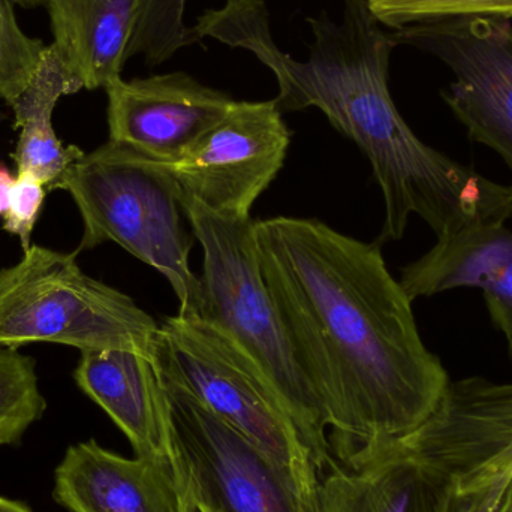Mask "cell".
I'll return each instance as SVG.
<instances>
[{"label":"cell","mask_w":512,"mask_h":512,"mask_svg":"<svg viewBox=\"0 0 512 512\" xmlns=\"http://www.w3.org/2000/svg\"><path fill=\"white\" fill-rule=\"evenodd\" d=\"M265 285L309 376L336 456L417 429L450 378L379 243L318 219L256 221Z\"/></svg>","instance_id":"1"},{"label":"cell","mask_w":512,"mask_h":512,"mask_svg":"<svg viewBox=\"0 0 512 512\" xmlns=\"http://www.w3.org/2000/svg\"><path fill=\"white\" fill-rule=\"evenodd\" d=\"M396 47L384 30L349 33L309 63L298 86L300 107L321 111L369 159L385 203L379 243L402 239L411 215L438 239L472 225L505 224L512 186L427 146L397 110L388 84Z\"/></svg>","instance_id":"2"},{"label":"cell","mask_w":512,"mask_h":512,"mask_svg":"<svg viewBox=\"0 0 512 512\" xmlns=\"http://www.w3.org/2000/svg\"><path fill=\"white\" fill-rule=\"evenodd\" d=\"M512 475V384L448 382L417 429L333 457L315 512H495Z\"/></svg>","instance_id":"3"},{"label":"cell","mask_w":512,"mask_h":512,"mask_svg":"<svg viewBox=\"0 0 512 512\" xmlns=\"http://www.w3.org/2000/svg\"><path fill=\"white\" fill-rule=\"evenodd\" d=\"M182 203L203 249L198 318L224 331L273 382L321 474L333 459L327 417L265 285L256 222L216 215L192 200Z\"/></svg>","instance_id":"4"},{"label":"cell","mask_w":512,"mask_h":512,"mask_svg":"<svg viewBox=\"0 0 512 512\" xmlns=\"http://www.w3.org/2000/svg\"><path fill=\"white\" fill-rule=\"evenodd\" d=\"M51 189L71 195L83 221L78 251L114 243L164 274L179 315L197 316L200 279L191 270L195 245L182 194L162 162L125 144H102L71 165Z\"/></svg>","instance_id":"5"},{"label":"cell","mask_w":512,"mask_h":512,"mask_svg":"<svg viewBox=\"0 0 512 512\" xmlns=\"http://www.w3.org/2000/svg\"><path fill=\"white\" fill-rule=\"evenodd\" d=\"M153 360L165 382L251 439L315 507V457L279 391L248 352L209 322L177 313L159 324Z\"/></svg>","instance_id":"6"},{"label":"cell","mask_w":512,"mask_h":512,"mask_svg":"<svg viewBox=\"0 0 512 512\" xmlns=\"http://www.w3.org/2000/svg\"><path fill=\"white\" fill-rule=\"evenodd\" d=\"M159 322L129 295L84 273L75 254L32 245L0 270V346L57 343L78 351L155 355Z\"/></svg>","instance_id":"7"},{"label":"cell","mask_w":512,"mask_h":512,"mask_svg":"<svg viewBox=\"0 0 512 512\" xmlns=\"http://www.w3.org/2000/svg\"><path fill=\"white\" fill-rule=\"evenodd\" d=\"M164 385L180 474L194 504L215 512H315L251 439L185 391Z\"/></svg>","instance_id":"8"},{"label":"cell","mask_w":512,"mask_h":512,"mask_svg":"<svg viewBox=\"0 0 512 512\" xmlns=\"http://www.w3.org/2000/svg\"><path fill=\"white\" fill-rule=\"evenodd\" d=\"M397 44L432 54L451 69L445 104L469 137L502 156L512 171V23L456 18L394 30Z\"/></svg>","instance_id":"9"},{"label":"cell","mask_w":512,"mask_h":512,"mask_svg":"<svg viewBox=\"0 0 512 512\" xmlns=\"http://www.w3.org/2000/svg\"><path fill=\"white\" fill-rule=\"evenodd\" d=\"M291 132L276 101H236L227 116L165 167L182 200L216 215L248 218L282 170Z\"/></svg>","instance_id":"10"},{"label":"cell","mask_w":512,"mask_h":512,"mask_svg":"<svg viewBox=\"0 0 512 512\" xmlns=\"http://www.w3.org/2000/svg\"><path fill=\"white\" fill-rule=\"evenodd\" d=\"M110 140L155 161H177L236 104L183 71L123 80L105 87Z\"/></svg>","instance_id":"11"},{"label":"cell","mask_w":512,"mask_h":512,"mask_svg":"<svg viewBox=\"0 0 512 512\" xmlns=\"http://www.w3.org/2000/svg\"><path fill=\"white\" fill-rule=\"evenodd\" d=\"M53 499L68 512H189L192 507L179 466L126 459L95 439L66 450L54 471Z\"/></svg>","instance_id":"12"},{"label":"cell","mask_w":512,"mask_h":512,"mask_svg":"<svg viewBox=\"0 0 512 512\" xmlns=\"http://www.w3.org/2000/svg\"><path fill=\"white\" fill-rule=\"evenodd\" d=\"M74 381L125 433L135 456L179 466L167 390L153 357L125 349L84 351Z\"/></svg>","instance_id":"13"},{"label":"cell","mask_w":512,"mask_h":512,"mask_svg":"<svg viewBox=\"0 0 512 512\" xmlns=\"http://www.w3.org/2000/svg\"><path fill=\"white\" fill-rule=\"evenodd\" d=\"M144 0H47L53 48L74 92L122 77Z\"/></svg>","instance_id":"14"},{"label":"cell","mask_w":512,"mask_h":512,"mask_svg":"<svg viewBox=\"0 0 512 512\" xmlns=\"http://www.w3.org/2000/svg\"><path fill=\"white\" fill-rule=\"evenodd\" d=\"M512 264V231L504 222L463 228L402 268L400 285L409 300L433 297L457 288H483Z\"/></svg>","instance_id":"15"},{"label":"cell","mask_w":512,"mask_h":512,"mask_svg":"<svg viewBox=\"0 0 512 512\" xmlns=\"http://www.w3.org/2000/svg\"><path fill=\"white\" fill-rule=\"evenodd\" d=\"M74 93L59 57L48 45L35 77L11 104L15 129L20 131L12 153L17 173L33 174L48 189L84 155L80 147L63 146L53 128L57 102Z\"/></svg>","instance_id":"16"},{"label":"cell","mask_w":512,"mask_h":512,"mask_svg":"<svg viewBox=\"0 0 512 512\" xmlns=\"http://www.w3.org/2000/svg\"><path fill=\"white\" fill-rule=\"evenodd\" d=\"M45 411L36 361L17 348L0 349V447L20 444Z\"/></svg>","instance_id":"17"},{"label":"cell","mask_w":512,"mask_h":512,"mask_svg":"<svg viewBox=\"0 0 512 512\" xmlns=\"http://www.w3.org/2000/svg\"><path fill=\"white\" fill-rule=\"evenodd\" d=\"M188 0H144L128 57L143 56L147 65L167 62L195 42L185 21Z\"/></svg>","instance_id":"18"},{"label":"cell","mask_w":512,"mask_h":512,"mask_svg":"<svg viewBox=\"0 0 512 512\" xmlns=\"http://www.w3.org/2000/svg\"><path fill=\"white\" fill-rule=\"evenodd\" d=\"M381 26L399 30L456 18L512 20V0H366Z\"/></svg>","instance_id":"19"},{"label":"cell","mask_w":512,"mask_h":512,"mask_svg":"<svg viewBox=\"0 0 512 512\" xmlns=\"http://www.w3.org/2000/svg\"><path fill=\"white\" fill-rule=\"evenodd\" d=\"M14 0H0V101L11 105L35 77L44 42L21 29Z\"/></svg>","instance_id":"20"},{"label":"cell","mask_w":512,"mask_h":512,"mask_svg":"<svg viewBox=\"0 0 512 512\" xmlns=\"http://www.w3.org/2000/svg\"><path fill=\"white\" fill-rule=\"evenodd\" d=\"M45 200V185L33 174L21 171L15 176L8 210L3 215V230L18 237L23 252L32 246V233Z\"/></svg>","instance_id":"21"},{"label":"cell","mask_w":512,"mask_h":512,"mask_svg":"<svg viewBox=\"0 0 512 512\" xmlns=\"http://www.w3.org/2000/svg\"><path fill=\"white\" fill-rule=\"evenodd\" d=\"M493 325L504 333L512 360V264L483 286Z\"/></svg>","instance_id":"22"},{"label":"cell","mask_w":512,"mask_h":512,"mask_svg":"<svg viewBox=\"0 0 512 512\" xmlns=\"http://www.w3.org/2000/svg\"><path fill=\"white\" fill-rule=\"evenodd\" d=\"M15 177L9 173L8 168L0 165V216L5 215L8 210L9 200H11L12 186H14Z\"/></svg>","instance_id":"23"},{"label":"cell","mask_w":512,"mask_h":512,"mask_svg":"<svg viewBox=\"0 0 512 512\" xmlns=\"http://www.w3.org/2000/svg\"><path fill=\"white\" fill-rule=\"evenodd\" d=\"M0 512H33L24 502L0 495Z\"/></svg>","instance_id":"24"},{"label":"cell","mask_w":512,"mask_h":512,"mask_svg":"<svg viewBox=\"0 0 512 512\" xmlns=\"http://www.w3.org/2000/svg\"><path fill=\"white\" fill-rule=\"evenodd\" d=\"M495 512H512V475Z\"/></svg>","instance_id":"25"},{"label":"cell","mask_w":512,"mask_h":512,"mask_svg":"<svg viewBox=\"0 0 512 512\" xmlns=\"http://www.w3.org/2000/svg\"><path fill=\"white\" fill-rule=\"evenodd\" d=\"M14 2L24 6H45L47 0H14Z\"/></svg>","instance_id":"26"},{"label":"cell","mask_w":512,"mask_h":512,"mask_svg":"<svg viewBox=\"0 0 512 512\" xmlns=\"http://www.w3.org/2000/svg\"><path fill=\"white\" fill-rule=\"evenodd\" d=\"M192 502H194V501H192ZM194 505H195V508H197V512H215V511L209 510V508L201 507V505H197V504H194Z\"/></svg>","instance_id":"27"},{"label":"cell","mask_w":512,"mask_h":512,"mask_svg":"<svg viewBox=\"0 0 512 512\" xmlns=\"http://www.w3.org/2000/svg\"><path fill=\"white\" fill-rule=\"evenodd\" d=\"M189 512H197V508H195L194 502H192V507L191 510H189Z\"/></svg>","instance_id":"28"}]
</instances>
